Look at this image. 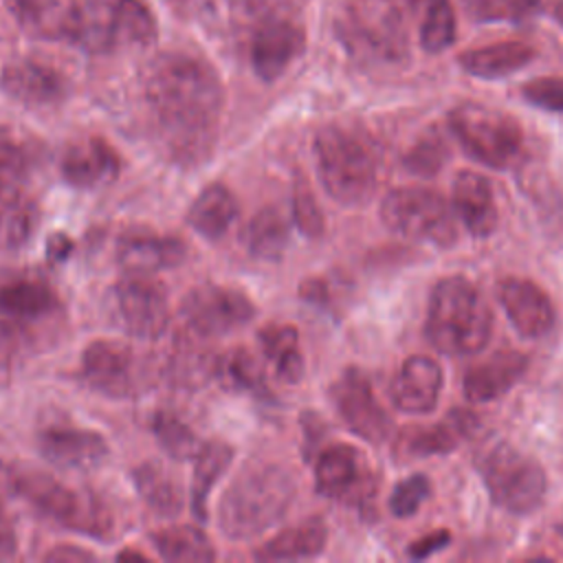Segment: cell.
Segmentation results:
<instances>
[{
	"mask_svg": "<svg viewBox=\"0 0 563 563\" xmlns=\"http://www.w3.org/2000/svg\"><path fill=\"white\" fill-rule=\"evenodd\" d=\"M141 92L174 154L187 161L207 152L224 108L222 79L207 59L158 53L141 70Z\"/></svg>",
	"mask_w": 563,
	"mask_h": 563,
	"instance_id": "cell-1",
	"label": "cell"
},
{
	"mask_svg": "<svg viewBox=\"0 0 563 563\" xmlns=\"http://www.w3.org/2000/svg\"><path fill=\"white\" fill-rule=\"evenodd\" d=\"M292 495V475L282 464L251 462L224 488L218 526L233 541L253 539L284 517Z\"/></svg>",
	"mask_w": 563,
	"mask_h": 563,
	"instance_id": "cell-2",
	"label": "cell"
},
{
	"mask_svg": "<svg viewBox=\"0 0 563 563\" xmlns=\"http://www.w3.org/2000/svg\"><path fill=\"white\" fill-rule=\"evenodd\" d=\"M312 150L319 180L330 198L341 205H358L374 191L378 154L361 128L328 123L314 134Z\"/></svg>",
	"mask_w": 563,
	"mask_h": 563,
	"instance_id": "cell-3",
	"label": "cell"
},
{
	"mask_svg": "<svg viewBox=\"0 0 563 563\" xmlns=\"http://www.w3.org/2000/svg\"><path fill=\"white\" fill-rule=\"evenodd\" d=\"M424 332L444 354H473L488 345L493 314L468 279L444 277L431 292Z\"/></svg>",
	"mask_w": 563,
	"mask_h": 563,
	"instance_id": "cell-4",
	"label": "cell"
},
{
	"mask_svg": "<svg viewBox=\"0 0 563 563\" xmlns=\"http://www.w3.org/2000/svg\"><path fill=\"white\" fill-rule=\"evenodd\" d=\"M11 488L35 510L55 523L88 534L92 539H112L117 519L110 506L88 490H77L37 468H11L7 475Z\"/></svg>",
	"mask_w": 563,
	"mask_h": 563,
	"instance_id": "cell-5",
	"label": "cell"
},
{
	"mask_svg": "<svg viewBox=\"0 0 563 563\" xmlns=\"http://www.w3.org/2000/svg\"><path fill=\"white\" fill-rule=\"evenodd\" d=\"M158 20L147 0H84L77 46L92 55L141 51L156 42Z\"/></svg>",
	"mask_w": 563,
	"mask_h": 563,
	"instance_id": "cell-6",
	"label": "cell"
},
{
	"mask_svg": "<svg viewBox=\"0 0 563 563\" xmlns=\"http://www.w3.org/2000/svg\"><path fill=\"white\" fill-rule=\"evenodd\" d=\"M477 466L490 499L499 508L515 515H528L541 506L548 479L543 466L534 457L499 442L482 455Z\"/></svg>",
	"mask_w": 563,
	"mask_h": 563,
	"instance_id": "cell-7",
	"label": "cell"
},
{
	"mask_svg": "<svg viewBox=\"0 0 563 563\" xmlns=\"http://www.w3.org/2000/svg\"><path fill=\"white\" fill-rule=\"evenodd\" d=\"M449 128L473 158L497 169L515 161L523 141L515 117L482 103L455 106L449 112Z\"/></svg>",
	"mask_w": 563,
	"mask_h": 563,
	"instance_id": "cell-8",
	"label": "cell"
},
{
	"mask_svg": "<svg viewBox=\"0 0 563 563\" xmlns=\"http://www.w3.org/2000/svg\"><path fill=\"white\" fill-rule=\"evenodd\" d=\"M343 44L361 57L398 62L407 53V33L391 0H350L339 20Z\"/></svg>",
	"mask_w": 563,
	"mask_h": 563,
	"instance_id": "cell-9",
	"label": "cell"
},
{
	"mask_svg": "<svg viewBox=\"0 0 563 563\" xmlns=\"http://www.w3.org/2000/svg\"><path fill=\"white\" fill-rule=\"evenodd\" d=\"M380 220L398 235L451 246L457 238L449 202L433 189L398 187L380 202Z\"/></svg>",
	"mask_w": 563,
	"mask_h": 563,
	"instance_id": "cell-10",
	"label": "cell"
},
{
	"mask_svg": "<svg viewBox=\"0 0 563 563\" xmlns=\"http://www.w3.org/2000/svg\"><path fill=\"white\" fill-rule=\"evenodd\" d=\"M253 314L255 306L242 290L220 284H200L191 288L180 303L183 321L200 336L233 332L246 325Z\"/></svg>",
	"mask_w": 563,
	"mask_h": 563,
	"instance_id": "cell-11",
	"label": "cell"
},
{
	"mask_svg": "<svg viewBox=\"0 0 563 563\" xmlns=\"http://www.w3.org/2000/svg\"><path fill=\"white\" fill-rule=\"evenodd\" d=\"M112 306L121 328L139 339H158L169 323L163 284L143 273H128L114 286Z\"/></svg>",
	"mask_w": 563,
	"mask_h": 563,
	"instance_id": "cell-12",
	"label": "cell"
},
{
	"mask_svg": "<svg viewBox=\"0 0 563 563\" xmlns=\"http://www.w3.org/2000/svg\"><path fill=\"white\" fill-rule=\"evenodd\" d=\"M330 398L345 427L372 442H383L391 431V420L378 398L374 396L372 383L358 367H347L330 387Z\"/></svg>",
	"mask_w": 563,
	"mask_h": 563,
	"instance_id": "cell-13",
	"label": "cell"
},
{
	"mask_svg": "<svg viewBox=\"0 0 563 563\" xmlns=\"http://www.w3.org/2000/svg\"><path fill=\"white\" fill-rule=\"evenodd\" d=\"M306 51L303 26L286 15H266L253 31L249 57L262 81L279 79Z\"/></svg>",
	"mask_w": 563,
	"mask_h": 563,
	"instance_id": "cell-14",
	"label": "cell"
},
{
	"mask_svg": "<svg viewBox=\"0 0 563 563\" xmlns=\"http://www.w3.org/2000/svg\"><path fill=\"white\" fill-rule=\"evenodd\" d=\"M0 88L11 99L33 108L62 103L70 92L68 77L57 66L40 59L7 64L0 73Z\"/></svg>",
	"mask_w": 563,
	"mask_h": 563,
	"instance_id": "cell-15",
	"label": "cell"
},
{
	"mask_svg": "<svg viewBox=\"0 0 563 563\" xmlns=\"http://www.w3.org/2000/svg\"><path fill=\"white\" fill-rule=\"evenodd\" d=\"M4 7L29 37L75 42L81 18L79 0H4Z\"/></svg>",
	"mask_w": 563,
	"mask_h": 563,
	"instance_id": "cell-16",
	"label": "cell"
},
{
	"mask_svg": "<svg viewBox=\"0 0 563 563\" xmlns=\"http://www.w3.org/2000/svg\"><path fill=\"white\" fill-rule=\"evenodd\" d=\"M314 486L332 499H358L369 490V468L358 449L350 444L328 446L314 464Z\"/></svg>",
	"mask_w": 563,
	"mask_h": 563,
	"instance_id": "cell-17",
	"label": "cell"
},
{
	"mask_svg": "<svg viewBox=\"0 0 563 563\" xmlns=\"http://www.w3.org/2000/svg\"><path fill=\"white\" fill-rule=\"evenodd\" d=\"M81 374L99 391L128 396L134 389V350L119 339H97L81 354Z\"/></svg>",
	"mask_w": 563,
	"mask_h": 563,
	"instance_id": "cell-18",
	"label": "cell"
},
{
	"mask_svg": "<svg viewBox=\"0 0 563 563\" xmlns=\"http://www.w3.org/2000/svg\"><path fill=\"white\" fill-rule=\"evenodd\" d=\"M499 303L521 336L539 339L554 325V306L532 279L506 277L497 286Z\"/></svg>",
	"mask_w": 563,
	"mask_h": 563,
	"instance_id": "cell-19",
	"label": "cell"
},
{
	"mask_svg": "<svg viewBox=\"0 0 563 563\" xmlns=\"http://www.w3.org/2000/svg\"><path fill=\"white\" fill-rule=\"evenodd\" d=\"M442 391V369L440 365L424 354H413L405 358L398 367L389 396L394 405L405 413H429L435 409Z\"/></svg>",
	"mask_w": 563,
	"mask_h": 563,
	"instance_id": "cell-20",
	"label": "cell"
},
{
	"mask_svg": "<svg viewBox=\"0 0 563 563\" xmlns=\"http://www.w3.org/2000/svg\"><path fill=\"white\" fill-rule=\"evenodd\" d=\"M59 169L68 185L79 189H95L112 183L119 176L121 158L108 141L88 136L66 147Z\"/></svg>",
	"mask_w": 563,
	"mask_h": 563,
	"instance_id": "cell-21",
	"label": "cell"
},
{
	"mask_svg": "<svg viewBox=\"0 0 563 563\" xmlns=\"http://www.w3.org/2000/svg\"><path fill=\"white\" fill-rule=\"evenodd\" d=\"M40 453L59 468H92L108 455L101 433L73 427H48L37 435Z\"/></svg>",
	"mask_w": 563,
	"mask_h": 563,
	"instance_id": "cell-22",
	"label": "cell"
},
{
	"mask_svg": "<svg viewBox=\"0 0 563 563\" xmlns=\"http://www.w3.org/2000/svg\"><path fill=\"white\" fill-rule=\"evenodd\" d=\"M57 306V292L35 273H9L0 279V317L26 323L53 314Z\"/></svg>",
	"mask_w": 563,
	"mask_h": 563,
	"instance_id": "cell-23",
	"label": "cell"
},
{
	"mask_svg": "<svg viewBox=\"0 0 563 563\" xmlns=\"http://www.w3.org/2000/svg\"><path fill=\"white\" fill-rule=\"evenodd\" d=\"M528 356L517 350H501L473 365L464 376L466 400L479 405L504 396L523 376Z\"/></svg>",
	"mask_w": 563,
	"mask_h": 563,
	"instance_id": "cell-24",
	"label": "cell"
},
{
	"mask_svg": "<svg viewBox=\"0 0 563 563\" xmlns=\"http://www.w3.org/2000/svg\"><path fill=\"white\" fill-rule=\"evenodd\" d=\"M453 207L473 235L486 238L497 229V205L486 176L462 169L453 180Z\"/></svg>",
	"mask_w": 563,
	"mask_h": 563,
	"instance_id": "cell-25",
	"label": "cell"
},
{
	"mask_svg": "<svg viewBox=\"0 0 563 563\" xmlns=\"http://www.w3.org/2000/svg\"><path fill=\"white\" fill-rule=\"evenodd\" d=\"M187 255L178 238L165 235H128L119 242L117 260L128 273H156L178 266Z\"/></svg>",
	"mask_w": 563,
	"mask_h": 563,
	"instance_id": "cell-26",
	"label": "cell"
},
{
	"mask_svg": "<svg viewBox=\"0 0 563 563\" xmlns=\"http://www.w3.org/2000/svg\"><path fill=\"white\" fill-rule=\"evenodd\" d=\"M534 59V48L519 40L495 42L464 51L457 62L464 73L482 79H499L521 70Z\"/></svg>",
	"mask_w": 563,
	"mask_h": 563,
	"instance_id": "cell-27",
	"label": "cell"
},
{
	"mask_svg": "<svg viewBox=\"0 0 563 563\" xmlns=\"http://www.w3.org/2000/svg\"><path fill=\"white\" fill-rule=\"evenodd\" d=\"M328 541V526L319 517H308L262 543L255 550L260 561H295L317 556Z\"/></svg>",
	"mask_w": 563,
	"mask_h": 563,
	"instance_id": "cell-28",
	"label": "cell"
},
{
	"mask_svg": "<svg viewBox=\"0 0 563 563\" xmlns=\"http://www.w3.org/2000/svg\"><path fill=\"white\" fill-rule=\"evenodd\" d=\"M235 218L238 200L233 191L222 183H211L200 189L187 211V222L191 224V229L207 240L222 238Z\"/></svg>",
	"mask_w": 563,
	"mask_h": 563,
	"instance_id": "cell-29",
	"label": "cell"
},
{
	"mask_svg": "<svg viewBox=\"0 0 563 563\" xmlns=\"http://www.w3.org/2000/svg\"><path fill=\"white\" fill-rule=\"evenodd\" d=\"M233 460V449L222 442V440H211L200 446L194 464V475H191V486H189V501H191V512L196 519H207V506L211 490L216 482L222 477V473L229 468Z\"/></svg>",
	"mask_w": 563,
	"mask_h": 563,
	"instance_id": "cell-30",
	"label": "cell"
},
{
	"mask_svg": "<svg viewBox=\"0 0 563 563\" xmlns=\"http://www.w3.org/2000/svg\"><path fill=\"white\" fill-rule=\"evenodd\" d=\"M260 345L284 383H297L303 376V356L299 334L288 323H268L260 330Z\"/></svg>",
	"mask_w": 563,
	"mask_h": 563,
	"instance_id": "cell-31",
	"label": "cell"
},
{
	"mask_svg": "<svg viewBox=\"0 0 563 563\" xmlns=\"http://www.w3.org/2000/svg\"><path fill=\"white\" fill-rule=\"evenodd\" d=\"M134 484L141 499L163 517H174L183 508V490L178 482L154 462H145L134 468Z\"/></svg>",
	"mask_w": 563,
	"mask_h": 563,
	"instance_id": "cell-32",
	"label": "cell"
},
{
	"mask_svg": "<svg viewBox=\"0 0 563 563\" xmlns=\"http://www.w3.org/2000/svg\"><path fill=\"white\" fill-rule=\"evenodd\" d=\"M464 424L444 420L435 427H409L396 440V455L400 457H427L442 455L457 446Z\"/></svg>",
	"mask_w": 563,
	"mask_h": 563,
	"instance_id": "cell-33",
	"label": "cell"
},
{
	"mask_svg": "<svg viewBox=\"0 0 563 563\" xmlns=\"http://www.w3.org/2000/svg\"><path fill=\"white\" fill-rule=\"evenodd\" d=\"M152 543L163 559L176 561V563H185V561L205 563L216 559V550L209 537L194 526L163 528L152 534Z\"/></svg>",
	"mask_w": 563,
	"mask_h": 563,
	"instance_id": "cell-34",
	"label": "cell"
},
{
	"mask_svg": "<svg viewBox=\"0 0 563 563\" xmlns=\"http://www.w3.org/2000/svg\"><path fill=\"white\" fill-rule=\"evenodd\" d=\"M288 244V222L275 207L257 211L246 227V246L260 260L282 257Z\"/></svg>",
	"mask_w": 563,
	"mask_h": 563,
	"instance_id": "cell-35",
	"label": "cell"
},
{
	"mask_svg": "<svg viewBox=\"0 0 563 563\" xmlns=\"http://www.w3.org/2000/svg\"><path fill=\"white\" fill-rule=\"evenodd\" d=\"M40 222L37 205L26 196H11L0 205V249L15 251L26 244Z\"/></svg>",
	"mask_w": 563,
	"mask_h": 563,
	"instance_id": "cell-36",
	"label": "cell"
},
{
	"mask_svg": "<svg viewBox=\"0 0 563 563\" xmlns=\"http://www.w3.org/2000/svg\"><path fill=\"white\" fill-rule=\"evenodd\" d=\"M213 374L229 389L255 394L264 387L262 365L246 347H233L220 354L213 363Z\"/></svg>",
	"mask_w": 563,
	"mask_h": 563,
	"instance_id": "cell-37",
	"label": "cell"
},
{
	"mask_svg": "<svg viewBox=\"0 0 563 563\" xmlns=\"http://www.w3.org/2000/svg\"><path fill=\"white\" fill-rule=\"evenodd\" d=\"M455 42V9L451 0H424L420 44L427 53H440Z\"/></svg>",
	"mask_w": 563,
	"mask_h": 563,
	"instance_id": "cell-38",
	"label": "cell"
},
{
	"mask_svg": "<svg viewBox=\"0 0 563 563\" xmlns=\"http://www.w3.org/2000/svg\"><path fill=\"white\" fill-rule=\"evenodd\" d=\"M152 431H154L158 444L163 446V451L176 460L196 457L202 446L200 440L196 438V433L189 429V424H185L178 416H174L169 411H158L152 418Z\"/></svg>",
	"mask_w": 563,
	"mask_h": 563,
	"instance_id": "cell-39",
	"label": "cell"
},
{
	"mask_svg": "<svg viewBox=\"0 0 563 563\" xmlns=\"http://www.w3.org/2000/svg\"><path fill=\"white\" fill-rule=\"evenodd\" d=\"M29 150L24 141L7 125H0V189L18 185L29 169Z\"/></svg>",
	"mask_w": 563,
	"mask_h": 563,
	"instance_id": "cell-40",
	"label": "cell"
},
{
	"mask_svg": "<svg viewBox=\"0 0 563 563\" xmlns=\"http://www.w3.org/2000/svg\"><path fill=\"white\" fill-rule=\"evenodd\" d=\"M466 13L479 22H515L541 7V0H462Z\"/></svg>",
	"mask_w": 563,
	"mask_h": 563,
	"instance_id": "cell-41",
	"label": "cell"
},
{
	"mask_svg": "<svg viewBox=\"0 0 563 563\" xmlns=\"http://www.w3.org/2000/svg\"><path fill=\"white\" fill-rule=\"evenodd\" d=\"M26 334L29 332L24 323L0 317V385H7L11 380V374L29 345Z\"/></svg>",
	"mask_w": 563,
	"mask_h": 563,
	"instance_id": "cell-42",
	"label": "cell"
},
{
	"mask_svg": "<svg viewBox=\"0 0 563 563\" xmlns=\"http://www.w3.org/2000/svg\"><path fill=\"white\" fill-rule=\"evenodd\" d=\"M292 220L299 227V231L308 238H319L325 227V220L314 194L301 180L292 189Z\"/></svg>",
	"mask_w": 563,
	"mask_h": 563,
	"instance_id": "cell-43",
	"label": "cell"
},
{
	"mask_svg": "<svg viewBox=\"0 0 563 563\" xmlns=\"http://www.w3.org/2000/svg\"><path fill=\"white\" fill-rule=\"evenodd\" d=\"M431 493V484L427 479V475H411L407 479H402L400 484H396V488L389 495V510L396 517H411L418 512V508L427 501Z\"/></svg>",
	"mask_w": 563,
	"mask_h": 563,
	"instance_id": "cell-44",
	"label": "cell"
},
{
	"mask_svg": "<svg viewBox=\"0 0 563 563\" xmlns=\"http://www.w3.org/2000/svg\"><path fill=\"white\" fill-rule=\"evenodd\" d=\"M521 95L528 103L550 110L563 112V77H537L521 86Z\"/></svg>",
	"mask_w": 563,
	"mask_h": 563,
	"instance_id": "cell-45",
	"label": "cell"
},
{
	"mask_svg": "<svg viewBox=\"0 0 563 563\" xmlns=\"http://www.w3.org/2000/svg\"><path fill=\"white\" fill-rule=\"evenodd\" d=\"M444 158H446V147H444L442 136H433V139H422L420 143H416V147L407 154L405 163L413 172L433 174L438 167H442Z\"/></svg>",
	"mask_w": 563,
	"mask_h": 563,
	"instance_id": "cell-46",
	"label": "cell"
},
{
	"mask_svg": "<svg viewBox=\"0 0 563 563\" xmlns=\"http://www.w3.org/2000/svg\"><path fill=\"white\" fill-rule=\"evenodd\" d=\"M449 541H451V534H449L446 530H435V532H429V534H424L422 539L413 541V543L409 545V554H411L413 559H424V556L433 554L435 550L444 548Z\"/></svg>",
	"mask_w": 563,
	"mask_h": 563,
	"instance_id": "cell-47",
	"label": "cell"
},
{
	"mask_svg": "<svg viewBox=\"0 0 563 563\" xmlns=\"http://www.w3.org/2000/svg\"><path fill=\"white\" fill-rule=\"evenodd\" d=\"M18 550V537H15V528L13 521L9 519L4 506L0 504V559H9L13 556Z\"/></svg>",
	"mask_w": 563,
	"mask_h": 563,
	"instance_id": "cell-48",
	"label": "cell"
},
{
	"mask_svg": "<svg viewBox=\"0 0 563 563\" xmlns=\"http://www.w3.org/2000/svg\"><path fill=\"white\" fill-rule=\"evenodd\" d=\"M44 559L55 561V563H66V561H90V559H95V554L90 550H84L77 545H55L51 552H46Z\"/></svg>",
	"mask_w": 563,
	"mask_h": 563,
	"instance_id": "cell-49",
	"label": "cell"
},
{
	"mask_svg": "<svg viewBox=\"0 0 563 563\" xmlns=\"http://www.w3.org/2000/svg\"><path fill=\"white\" fill-rule=\"evenodd\" d=\"M73 240L66 233H55L48 238V260L64 262L73 251Z\"/></svg>",
	"mask_w": 563,
	"mask_h": 563,
	"instance_id": "cell-50",
	"label": "cell"
},
{
	"mask_svg": "<svg viewBox=\"0 0 563 563\" xmlns=\"http://www.w3.org/2000/svg\"><path fill=\"white\" fill-rule=\"evenodd\" d=\"M268 0H231V4L238 9V11H244V13H257L260 9H264Z\"/></svg>",
	"mask_w": 563,
	"mask_h": 563,
	"instance_id": "cell-51",
	"label": "cell"
},
{
	"mask_svg": "<svg viewBox=\"0 0 563 563\" xmlns=\"http://www.w3.org/2000/svg\"><path fill=\"white\" fill-rule=\"evenodd\" d=\"M541 4H545L552 20L563 29V0H541Z\"/></svg>",
	"mask_w": 563,
	"mask_h": 563,
	"instance_id": "cell-52",
	"label": "cell"
},
{
	"mask_svg": "<svg viewBox=\"0 0 563 563\" xmlns=\"http://www.w3.org/2000/svg\"><path fill=\"white\" fill-rule=\"evenodd\" d=\"M119 559H121V561H125V559H130V561H132V559H136V561H147V556L141 554V552H136V550H125V552L119 554Z\"/></svg>",
	"mask_w": 563,
	"mask_h": 563,
	"instance_id": "cell-53",
	"label": "cell"
}]
</instances>
